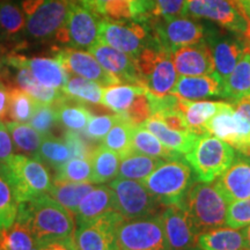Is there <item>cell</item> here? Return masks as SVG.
Segmentation results:
<instances>
[{"label":"cell","instance_id":"obj_48","mask_svg":"<svg viewBox=\"0 0 250 250\" xmlns=\"http://www.w3.org/2000/svg\"><path fill=\"white\" fill-rule=\"evenodd\" d=\"M225 224L234 229H241L250 225V198L230 203Z\"/></svg>","mask_w":250,"mask_h":250},{"label":"cell","instance_id":"obj_56","mask_svg":"<svg viewBox=\"0 0 250 250\" xmlns=\"http://www.w3.org/2000/svg\"><path fill=\"white\" fill-rule=\"evenodd\" d=\"M243 155L248 156V158L250 159V144H249V145H248V147L246 148V151H245V153H243Z\"/></svg>","mask_w":250,"mask_h":250},{"label":"cell","instance_id":"obj_45","mask_svg":"<svg viewBox=\"0 0 250 250\" xmlns=\"http://www.w3.org/2000/svg\"><path fill=\"white\" fill-rule=\"evenodd\" d=\"M29 123L42 136L52 133V130H54V127L58 123V115L56 105L36 102L35 110H34V114L30 118Z\"/></svg>","mask_w":250,"mask_h":250},{"label":"cell","instance_id":"obj_28","mask_svg":"<svg viewBox=\"0 0 250 250\" xmlns=\"http://www.w3.org/2000/svg\"><path fill=\"white\" fill-rule=\"evenodd\" d=\"M9 66L15 70V80L21 89L29 94L37 102L44 103V104H56L64 98V93L61 89L51 88V87L43 86L40 83L33 73L23 65L18 62H11Z\"/></svg>","mask_w":250,"mask_h":250},{"label":"cell","instance_id":"obj_3","mask_svg":"<svg viewBox=\"0 0 250 250\" xmlns=\"http://www.w3.org/2000/svg\"><path fill=\"white\" fill-rule=\"evenodd\" d=\"M180 204L189 213L198 234L226 225L228 203L214 183H193Z\"/></svg>","mask_w":250,"mask_h":250},{"label":"cell","instance_id":"obj_44","mask_svg":"<svg viewBox=\"0 0 250 250\" xmlns=\"http://www.w3.org/2000/svg\"><path fill=\"white\" fill-rule=\"evenodd\" d=\"M23 29H26V18L23 11H21L13 2H0V30L7 37L17 36Z\"/></svg>","mask_w":250,"mask_h":250},{"label":"cell","instance_id":"obj_26","mask_svg":"<svg viewBox=\"0 0 250 250\" xmlns=\"http://www.w3.org/2000/svg\"><path fill=\"white\" fill-rule=\"evenodd\" d=\"M114 210V195L109 186L94 187L80 202L76 211V225L90 223Z\"/></svg>","mask_w":250,"mask_h":250},{"label":"cell","instance_id":"obj_6","mask_svg":"<svg viewBox=\"0 0 250 250\" xmlns=\"http://www.w3.org/2000/svg\"><path fill=\"white\" fill-rule=\"evenodd\" d=\"M74 0H23L26 31L30 39H55L65 27Z\"/></svg>","mask_w":250,"mask_h":250},{"label":"cell","instance_id":"obj_39","mask_svg":"<svg viewBox=\"0 0 250 250\" xmlns=\"http://www.w3.org/2000/svg\"><path fill=\"white\" fill-rule=\"evenodd\" d=\"M133 126L129 122L125 121L120 115V118L107 136L102 139L103 145L112 152H115L120 158L129 155L132 153V136H133Z\"/></svg>","mask_w":250,"mask_h":250},{"label":"cell","instance_id":"obj_7","mask_svg":"<svg viewBox=\"0 0 250 250\" xmlns=\"http://www.w3.org/2000/svg\"><path fill=\"white\" fill-rule=\"evenodd\" d=\"M140 86L155 96L170 94L177 81L171 54L158 45L144 49L136 58Z\"/></svg>","mask_w":250,"mask_h":250},{"label":"cell","instance_id":"obj_49","mask_svg":"<svg viewBox=\"0 0 250 250\" xmlns=\"http://www.w3.org/2000/svg\"><path fill=\"white\" fill-rule=\"evenodd\" d=\"M64 140L71 149L72 158H90L94 148L90 146L89 139L85 136V133L66 130L64 133Z\"/></svg>","mask_w":250,"mask_h":250},{"label":"cell","instance_id":"obj_4","mask_svg":"<svg viewBox=\"0 0 250 250\" xmlns=\"http://www.w3.org/2000/svg\"><path fill=\"white\" fill-rule=\"evenodd\" d=\"M195 181L192 168L182 158L164 161L142 183L165 206L180 204Z\"/></svg>","mask_w":250,"mask_h":250},{"label":"cell","instance_id":"obj_23","mask_svg":"<svg viewBox=\"0 0 250 250\" xmlns=\"http://www.w3.org/2000/svg\"><path fill=\"white\" fill-rule=\"evenodd\" d=\"M170 94L187 100L224 98V81L217 73L206 76H181Z\"/></svg>","mask_w":250,"mask_h":250},{"label":"cell","instance_id":"obj_12","mask_svg":"<svg viewBox=\"0 0 250 250\" xmlns=\"http://www.w3.org/2000/svg\"><path fill=\"white\" fill-rule=\"evenodd\" d=\"M100 15L83 0H74L70 8L65 27L56 35L55 40L68 48L87 49L99 42Z\"/></svg>","mask_w":250,"mask_h":250},{"label":"cell","instance_id":"obj_50","mask_svg":"<svg viewBox=\"0 0 250 250\" xmlns=\"http://www.w3.org/2000/svg\"><path fill=\"white\" fill-rule=\"evenodd\" d=\"M186 0H153V17L181 15Z\"/></svg>","mask_w":250,"mask_h":250},{"label":"cell","instance_id":"obj_16","mask_svg":"<svg viewBox=\"0 0 250 250\" xmlns=\"http://www.w3.org/2000/svg\"><path fill=\"white\" fill-rule=\"evenodd\" d=\"M159 217L170 250H186L197 246L198 233L182 204L165 206Z\"/></svg>","mask_w":250,"mask_h":250},{"label":"cell","instance_id":"obj_14","mask_svg":"<svg viewBox=\"0 0 250 250\" xmlns=\"http://www.w3.org/2000/svg\"><path fill=\"white\" fill-rule=\"evenodd\" d=\"M206 43L210 46L215 65V73L221 80H227L236 64L246 54H250V34H219L210 31L205 36Z\"/></svg>","mask_w":250,"mask_h":250},{"label":"cell","instance_id":"obj_53","mask_svg":"<svg viewBox=\"0 0 250 250\" xmlns=\"http://www.w3.org/2000/svg\"><path fill=\"white\" fill-rule=\"evenodd\" d=\"M9 88L0 80V121L8 122Z\"/></svg>","mask_w":250,"mask_h":250},{"label":"cell","instance_id":"obj_34","mask_svg":"<svg viewBox=\"0 0 250 250\" xmlns=\"http://www.w3.org/2000/svg\"><path fill=\"white\" fill-rule=\"evenodd\" d=\"M93 188L92 184L88 182H55L54 181L49 195L74 214L80 202Z\"/></svg>","mask_w":250,"mask_h":250},{"label":"cell","instance_id":"obj_41","mask_svg":"<svg viewBox=\"0 0 250 250\" xmlns=\"http://www.w3.org/2000/svg\"><path fill=\"white\" fill-rule=\"evenodd\" d=\"M36 100L21 88L9 87L8 117L13 122L27 123L33 116L36 107Z\"/></svg>","mask_w":250,"mask_h":250},{"label":"cell","instance_id":"obj_8","mask_svg":"<svg viewBox=\"0 0 250 250\" xmlns=\"http://www.w3.org/2000/svg\"><path fill=\"white\" fill-rule=\"evenodd\" d=\"M114 195V210L125 220L159 217L165 205L143 183L116 179L109 184Z\"/></svg>","mask_w":250,"mask_h":250},{"label":"cell","instance_id":"obj_10","mask_svg":"<svg viewBox=\"0 0 250 250\" xmlns=\"http://www.w3.org/2000/svg\"><path fill=\"white\" fill-rule=\"evenodd\" d=\"M149 28L155 44L170 54L183 46L197 44L206 36L204 26L186 15L153 17Z\"/></svg>","mask_w":250,"mask_h":250},{"label":"cell","instance_id":"obj_1","mask_svg":"<svg viewBox=\"0 0 250 250\" xmlns=\"http://www.w3.org/2000/svg\"><path fill=\"white\" fill-rule=\"evenodd\" d=\"M67 208L49 193L19 203L17 220L26 226L37 242L73 239L76 221Z\"/></svg>","mask_w":250,"mask_h":250},{"label":"cell","instance_id":"obj_36","mask_svg":"<svg viewBox=\"0 0 250 250\" xmlns=\"http://www.w3.org/2000/svg\"><path fill=\"white\" fill-rule=\"evenodd\" d=\"M246 95H250V54L240 59L224 83V98L229 102Z\"/></svg>","mask_w":250,"mask_h":250},{"label":"cell","instance_id":"obj_55","mask_svg":"<svg viewBox=\"0 0 250 250\" xmlns=\"http://www.w3.org/2000/svg\"><path fill=\"white\" fill-rule=\"evenodd\" d=\"M243 8H245L247 15H248L250 19V0H241Z\"/></svg>","mask_w":250,"mask_h":250},{"label":"cell","instance_id":"obj_42","mask_svg":"<svg viewBox=\"0 0 250 250\" xmlns=\"http://www.w3.org/2000/svg\"><path fill=\"white\" fill-rule=\"evenodd\" d=\"M55 182H90L92 166L89 159L72 158L56 170Z\"/></svg>","mask_w":250,"mask_h":250},{"label":"cell","instance_id":"obj_57","mask_svg":"<svg viewBox=\"0 0 250 250\" xmlns=\"http://www.w3.org/2000/svg\"><path fill=\"white\" fill-rule=\"evenodd\" d=\"M186 250H204V249H202L201 247H198V246H193V247H191V248H188Z\"/></svg>","mask_w":250,"mask_h":250},{"label":"cell","instance_id":"obj_17","mask_svg":"<svg viewBox=\"0 0 250 250\" xmlns=\"http://www.w3.org/2000/svg\"><path fill=\"white\" fill-rule=\"evenodd\" d=\"M56 57L61 61L62 66L66 68L68 74L73 73L76 76L86 78L103 87L122 83L116 77L105 71L90 52L73 48H64L59 50Z\"/></svg>","mask_w":250,"mask_h":250},{"label":"cell","instance_id":"obj_54","mask_svg":"<svg viewBox=\"0 0 250 250\" xmlns=\"http://www.w3.org/2000/svg\"><path fill=\"white\" fill-rule=\"evenodd\" d=\"M243 235H245L246 237V241L247 243H248V246L250 247V225H248V226L243 228Z\"/></svg>","mask_w":250,"mask_h":250},{"label":"cell","instance_id":"obj_20","mask_svg":"<svg viewBox=\"0 0 250 250\" xmlns=\"http://www.w3.org/2000/svg\"><path fill=\"white\" fill-rule=\"evenodd\" d=\"M171 58L180 76H206L215 72L213 56L205 40L176 50L171 54Z\"/></svg>","mask_w":250,"mask_h":250},{"label":"cell","instance_id":"obj_13","mask_svg":"<svg viewBox=\"0 0 250 250\" xmlns=\"http://www.w3.org/2000/svg\"><path fill=\"white\" fill-rule=\"evenodd\" d=\"M117 250H170L160 217L124 220L117 228Z\"/></svg>","mask_w":250,"mask_h":250},{"label":"cell","instance_id":"obj_9","mask_svg":"<svg viewBox=\"0 0 250 250\" xmlns=\"http://www.w3.org/2000/svg\"><path fill=\"white\" fill-rule=\"evenodd\" d=\"M181 15L213 21L232 33L250 34V19L241 0H186Z\"/></svg>","mask_w":250,"mask_h":250},{"label":"cell","instance_id":"obj_33","mask_svg":"<svg viewBox=\"0 0 250 250\" xmlns=\"http://www.w3.org/2000/svg\"><path fill=\"white\" fill-rule=\"evenodd\" d=\"M132 153H140V154L154 156V158H160L164 160L182 158L179 153L170 151L169 148L162 145V143L154 134L142 125L133 129Z\"/></svg>","mask_w":250,"mask_h":250},{"label":"cell","instance_id":"obj_19","mask_svg":"<svg viewBox=\"0 0 250 250\" xmlns=\"http://www.w3.org/2000/svg\"><path fill=\"white\" fill-rule=\"evenodd\" d=\"M88 52L96 58V61L105 71L116 77L122 83L140 85L136 58L124 54L120 50L111 48L100 41L88 49Z\"/></svg>","mask_w":250,"mask_h":250},{"label":"cell","instance_id":"obj_47","mask_svg":"<svg viewBox=\"0 0 250 250\" xmlns=\"http://www.w3.org/2000/svg\"><path fill=\"white\" fill-rule=\"evenodd\" d=\"M125 121L129 122L133 126H139L144 122L147 120L148 117L152 116V109L151 103H149V99L147 95V90L145 93L139 94L132 104L130 105L129 109L121 115Z\"/></svg>","mask_w":250,"mask_h":250},{"label":"cell","instance_id":"obj_24","mask_svg":"<svg viewBox=\"0 0 250 250\" xmlns=\"http://www.w3.org/2000/svg\"><path fill=\"white\" fill-rule=\"evenodd\" d=\"M225 102L193 101L177 96L176 108L181 112L190 132L197 136H208L205 126L208 122L223 108Z\"/></svg>","mask_w":250,"mask_h":250},{"label":"cell","instance_id":"obj_32","mask_svg":"<svg viewBox=\"0 0 250 250\" xmlns=\"http://www.w3.org/2000/svg\"><path fill=\"white\" fill-rule=\"evenodd\" d=\"M164 161V159L154 156L130 153L129 155L122 158L116 179L142 181L152 174Z\"/></svg>","mask_w":250,"mask_h":250},{"label":"cell","instance_id":"obj_46","mask_svg":"<svg viewBox=\"0 0 250 250\" xmlns=\"http://www.w3.org/2000/svg\"><path fill=\"white\" fill-rule=\"evenodd\" d=\"M118 118H120V115L115 112L114 115H100V116L93 115L83 133L92 142H102V139L107 136Z\"/></svg>","mask_w":250,"mask_h":250},{"label":"cell","instance_id":"obj_31","mask_svg":"<svg viewBox=\"0 0 250 250\" xmlns=\"http://www.w3.org/2000/svg\"><path fill=\"white\" fill-rule=\"evenodd\" d=\"M146 92L145 87L133 83H117L103 88L101 104L112 112L123 115L132 104L134 99Z\"/></svg>","mask_w":250,"mask_h":250},{"label":"cell","instance_id":"obj_5","mask_svg":"<svg viewBox=\"0 0 250 250\" xmlns=\"http://www.w3.org/2000/svg\"><path fill=\"white\" fill-rule=\"evenodd\" d=\"M235 158V149L229 144L211 136L201 137L195 147L186 154L196 180L203 183L214 182L230 167Z\"/></svg>","mask_w":250,"mask_h":250},{"label":"cell","instance_id":"obj_25","mask_svg":"<svg viewBox=\"0 0 250 250\" xmlns=\"http://www.w3.org/2000/svg\"><path fill=\"white\" fill-rule=\"evenodd\" d=\"M142 126L154 134L162 143V145L181 155L188 154L201 138V136H197L192 132H182V131L170 129L155 116L148 117L142 124Z\"/></svg>","mask_w":250,"mask_h":250},{"label":"cell","instance_id":"obj_22","mask_svg":"<svg viewBox=\"0 0 250 250\" xmlns=\"http://www.w3.org/2000/svg\"><path fill=\"white\" fill-rule=\"evenodd\" d=\"M214 184L228 204L250 198V160L241 154L236 155L230 167L214 181Z\"/></svg>","mask_w":250,"mask_h":250},{"label":"cell","instance_id":"obj_11","mask_svg":"<svg viewBox=\"0 0 250 250\" xmlns=\"http://www.w3.org/2000/svg\"><path fill=\"white\" fill-rule=\"evenodd\" d=\"M99 41L133 58L138 57L147 46L155 45L147 21L115 22L102 20L99 28Z\"/></svg>","mask_w":250,"mask_h":250},{"label":"cell","instance_id":"obj_15","mask_svg":"<svg viewBox=\"0 0 250 250\" xmlns=\"http://www.w3.org/2000/svg\"><path fill=\"white\" fill-rule=\"evenodd\" d=\"M125 219L116 210L77 226L73 241L78 250H117V228Z\"/></svg>","mask_w":250,"mask_h":250},{"label":"cell","instance_id":"obj_30","mask_svg":"<svg viewBox=\"0 0 250 250\" xmlns=\"http://www.w3.org/2000/svg\"><path fill=\"white\" fill-rule=\"evenodd\" d=\"M89 161L92 166V183H107L117 177L120 156L104 145H99L93 149Z\"/></svg>","mask_w":250,"mask_h":250},{"label":"cell","instance_id":"obj_58","mask_svg":"<svg viewBox=\"0 0 250 250\" xmlns=\"http://www.w3.org/2000/svg\"><path fill=\"white\" fill-rule=\"evenodd\" d=\"M249 250H250V249H249Z\"/></svg>","mask_w":250,"mask_h":250},{"label":"cell","instance_id":"obj_37","mask_svg":"<svg viewBox=\"0 0 250 250\" xmlns=\"http://www.w3.org/2000/svg\"><path fill=\"white\" fill-rule=\"evenodd\" d=\"M15 148L28 156L36 158L43 136L36 131L30 124L20 122H6Z\"/></svg>","mask_w":250,"mask_h":250},{"label":"cell","instance_id":"obj_29","mask_svg":"<svg viewBox=\"0 0 250 250\" xmlns=\"http://www.w3.org/2000/svg\"><path fill=\"white\" fill-rule=\"evenodd\" d=\"M58 122L66 130L83 132L93 114L83 103L64 95L61 101L56 103Z\"/></svg>","mask_w":250,"mask_h":250},{"label":"cell","instance_id":"obj_35","mask_svg":"<svg viewBox=\"0 0 250 250\" xmlns=\"http://www.w3.org/2000/svg\"><path fill=\"white\" fill-rule=\"evenodd\" d=\"M36 159L57 170L72 159V153L64 138H58L52 133L43 136Z\"/></svg>","mask_w":250,"mask_h":250},{"label":"cell","instance_id":"obj_18","mask_svg":"<svg viewBox=\"0 0 250 250\" xmlns=\"http://www.w3.org/2000/svg\"><path fill=\"white\" fill-rule=\"evenodd\" d=\"M98 13L115 22H146L153 0H83Z\"/></svg>","mask_w":250,"mask_h":250},{"label":"cell","instance_id":"obj_27","mask_svg":"<svg viewBox=\"0 0 250 250\" xmlns=\"http://www.w3.org/2000/svg\"><path fill=\"white\" fill-rule=\"evenodd\" d=\"M197 246L204 250H249L242 230L218 227L198 234Z\"/></svg>","mask_w":250,"mask_h":250},{"label":"cell","instance_id":"obj_43","mask_svg":"<svg viewBox=\"0 0 250 250\" xmlns=\"http://www.w3.org/2000/svg\"><path fill=\"white\" fill-rule=\"evenodd\" d=\"M19 202L8 181L0 171V233L15 223L18 215Z\"/></svg>","mask_w":250,"mask_h":250},{"label":"cell","instance_id":"obj_21","mask_svg":"<svg viewBox=\"0 0 250 250\" xmlns=\"http://www.w3.org/2000/svg\"><path fill=\"white\" fill-rule=\"evenodd\" d=\"M6 62H18L29 70L35 79L43 86L61 89L66 85L68 73L66 68L62 66L57 57H33L27 58L24 56L9 55L6 58Z\"/></svg>","mask_w":250,"mask_h":250},{"label":"cell","instance_id":"obj_52","mask_svg":"<svg viewBox=\"0 0 250 250\" xmlns=\"http://www.w3.org/2000/svg\"><path fill=\"white\" fill-rule=\"evenodd\" d=\"M39 250H78L73 239L50 240L39 243Z\"/></svg>","mask_w":250,"mask_h":250},{"label":"cell","instance_id":"obj_38","mask_svg":"<svg viewBox=\"0 0 250 250\" xmlns=\"http://www.w3.org/2000/svg\"><path fill=\"white\" fill-rule=\"evenodd\" d=\"M67 98L76 100L81 103H89V104H100L102 100L103 88L95 81L88 80L86 78L68 74L66 85L62 88Z\"/></svg>","mask_w":250,"mask_h":250},{"label":"cell","instance_id":"obj_2","mask_svg":"<svg viewBox=\"0 0 250 250\" xmlns=\"http://www.w3.org/2000/svg\"><path fill=\"white\" fill-rule=\"evenodd\" d=\"M0 171L8 181L19 203L49 193L52 187L51 176L44 164L33 156L13 154L0 164Z\"/></svg>","mask_w":250,"mask_h":250},{"label":"cell","instance_id":"obj_40","mask_svg":"<svg viewBox=\"0 0 250 250\" xmlns=\"http://www.w3.org/2000/svg\"><path fill=\"white\" fill-rule=\"evenodd\" d=\"M0 250H39V242L26 226L15 221L0 233Z\"/></svg>","mask_w":250,"mask_h":250},{"label":"cell","instance_id":"obj_51","mask_svg":"<svg viewBox=\"0 0 250 250\" xmlns=\"http://www.w3.org/2000/svg\"><path fill=\"white\" fill-rule=\"evenodd\" d=\"M5 122L0 121V164H4L13 155V140Z\"/></svg>","mask_w":250,"mask_h":250}]
</instances>
